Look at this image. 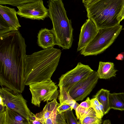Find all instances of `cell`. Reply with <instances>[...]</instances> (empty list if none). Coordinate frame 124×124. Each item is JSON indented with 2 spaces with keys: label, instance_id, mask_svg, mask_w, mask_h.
I'll list each match as a JSON object with an SVG mask.
<instances>
[{
  "label": "cell",
  "instance_id": "cell-3",
  "mask_svg": "<svg viewBox=\"0 0 124 124\" xmlns=\"http://www.w3.org/2000/svg\"><path fill=\"white\" fill-rule=\"evenodd\" d=\"M82 2L87 17L99 29L120 24L117 18L124 4V0H83Z\"/></svg>",
  "mask_w": 124,
  "mask_h": 124
},
{
  "label": "cell",
  "instance_id": "cell-24",
  "mask_svg": "<svg viewBox=\"0 0 124 124\" xmlns=\"http://www.w3.org/2000/svg\"><path fill=\"white\" fill-rule=\"evenodd\" d=\"M67 124H79L74 116L72 110H69L64 113Z\"/></svg>",
  "mask_w": 124,
  "mask_h": 124
},
{
  "label": "cell",
  "instance_id": "cell-23",
  "mask_svg": "<svg viewBox=\"0 0 124 124\" xmlns=\"http://www.w3.org/2000/svg\"><path fill=\"white\" fill-rule=\"evenodd\" d=\"M15 31L0 16V35Z\"/></svg>",
  "mask_w": 124,
  "mask_h": 124
},
{
  "label": "cell",
  "instance_id": "cell-28",
  "mask_svg": "<svg viewBox=\"0 0 124 124\" xmlns=\"http://www.w3.org/2000/svg\"><path fill=\"white\" fill-rule=\"evenodd\" d=\"M91 100L89 97H87L85 101L81 102L79 105L80 107L87 109L91 108Z\"/></svg>",
  "mask_w": 124,
  "mask_h": 124
},
{
  "label": "cell",
  "instance_id": "cell-12",
  "mask_svg": "<svg viewBox=\"0 0 124 124\" xmlns=\"http://www.w3.org/2000/svg\"><path fill=\"white\" fill-rule=\"evenodd\" d=\"M37 38L38 46L44 49L53 47L57 45L55 37L52 29H41L38 33Z\"/></svg>",
  "mask_w": 124,
  "mask_h": 124
},
{
  "label": "cell",
  "instance_id": "cell-29",
  "mask_svg": "<svg viewBox=\"0 0 124 124\" xmlns=\"http://www.w3.org/2000/svg\"><path fill=\"white\" fill-rule=\"evenodd\" d=\"M35 115L31 112L29 117V121L31 124H43L41 122L36 120Z\"/></svg>",
  "mask_w": 124,
  "mask_h": 124
},
{
  "label": "cell",
  "instance_id": "cell-11",
  "mask_svg": "<svg viewBox=\"0 0 124 124\" xmlns=\"http://www.w3.org/2000/svg\"><path fill=\"white\" fill-rule=\"evenodd\" d=\"M99 29L95 23L88 18L81 27L78 44L77 51H80L94 38Z\"/></svg>",
  "mask_w": 124,
  "mask_h": 124
},
{
  "label": "cell",
  "instance_id": "cell-9",
  "mask_svg": "<svg viewBox=\"0 0 124 124\" xmlns=\"http://www.w3.org/2000/svg\"><path fill=\"white\" fill-rule=\"evenodd\" d=\"M17 7L18 10L17 14L21 17L32 20H44L49 16L48 9L45 7L42 0H36Z\"/></svg>",
  "mask_w": 124,
  "mask_h": 124
},
{
  "label": "cell",
  "instance_id": "cell-6",
  "mask_svg": "<svg viewBox=\"0 0 124 124\" xmlns=\"http://www.w3.org/2000/svg\"><path fill=\"white\" fill-rule=\"evenodd\" d=\"M32 95L31 103L39 107L41 102L57 99L59 95L58 86L52 80L37 83L29 85Z\"/></svg>",
  "mask_w": 124,
  "mask_h": 124
},
{
  "label": "cell",
  "instance_id": "cell-8",
  "mask_svg": "<svg viewBox=\"0 0 124 124\" xmlns=\"http://www.w3.org/2000/svg\"><path fill=\"white\" fill-rule=\"evenodd\" d=\"M93 71L89 65L78 62L74 68L61 76L59 79L58 86L59 88L63 87L69 93L70 90L76 84Z\"/></svg>",
  "mask_w": 124,
  "mask_h": 124
},
{
  "label": "cell",
  "instance_id": "cell-25",
  "mask_svg": "<svg viewBox=\"0 0 124 124\" xmlns=\"http://www.w3.org/2000/svg\"><path fill=\"white\" fill-rule=\"evenodd\" d=\"M91 107L95 110L97 116L102 118L104 115L103 108L102 105L101 103L97 105H94L92 103Z\"/></svg>",
  "mask_w": 124,
  "mask_h": 124
},
{
  "label": "cell",
  "instance_id": "cell-18",
  "mask_svg": "<svg viewBox=\"0 0 124 124\" xmlns=\"http://www.w3.org/2000/svg\"><path fill=\"white\" fill-rule=\"evenodd\" d=\"M110 91L101 89L94 96L102 105L103 108L104 115L108 113L110 110L108 96Z\"/></svg>",
  "mask_w": 124,
  "mask_h": 124
},
{
  "label": "cell",
  "instance_id": "cell-26",
  "mask_svg": "<svg viewBox=\"0 0 124 124\" xmlns=\"http://www.w3.org/2000/svg\"><path fill=\"white\" fill-rule=\"evenodd\" d=\"M57 111H55L51 116L43 123V124H57L56 115Z\"/></svg>",
  "mask_w": 124,
  "mask_h": 124
},
{
  "label": "cell",
  "instance_id": "cell-27",
  "mask_svg": "<svg viewBox=\"0 0 124 124\" xmlns=\"http://www.w3.org/2000/svg\"><path fill=\"white\" fill-rule=\"evenodd\" d=\"M60 104L57 109V111L60 113H63L69 110H72V108L69 105L64 103Z\"/></svg>",
  "mask_w": 124,
  "mask_h": 124
},
{
  "label": "cell",
  "instance_id": "cell-4",
  "mask_svg": "<svg viewBox=\"0 0 124 124\" xmlns=\"http://www.w3.org/2000/svg\"><path fill=\"white\" fill-rule=\"evenodd\" d=\"M49 16L52 21V29L56 45L62 49H69L73 41V29L71 20L68 18L62 0H50L47 1Z\"/></svg>",
  "mask_w": 124,
  "mask_h": 124
},
{
  "label": "cell",
  "instance_id": "cell-30",
  "mask_svg": "<svg viewBox=\"0 0 124 124\" xmlns=\"http://www.w3.org/2000/svg\"><path fill=\"white\" fill-rule=\"evenodd\" d=\"M124 19V4L121 11L119 14L117 18V20L120 23V22Z\"/></svg>",
  "mask_w": 124,
  "mask_h": 124
},
{
  "label": "cell",
  "instance_id": "cell-2",
  "mask_svg": "<svg viewBox=\"0 0 124 124\" xmlns=\"http://www.w3.org/2000/svg\"><path fill=\"white\" fill-rule=\"evenodd\" d=\"M61 54L60 49L53 47L27 55L24 76L25 85L51 80Z\"/></svg>",
  "mask_w": 124,
  "mask_h": 124
},
{
  "label": "cell",
  "instance_id": "cell-16",
  "mask_svg": "<svg viewBox=\"0 0 124 124\" xmlns=\"http://www.w3.org/2000/svg\"><path fill=\"white\" fill-rule=\"evenodd\" d=\"M5 124H31L28 120L6 106Z\"/></svg>",
  "mask_w": 124,
  "mask_h": 124
},
{
  "label": "cell",
  "instance_id": "cell-33",
  "mask_svg": "<svg viewBox=\"0 0 124 124\" xmlns=\"http://www.w3.org/2000/svg\"></svg>",
  "mask_w": 124,
  "mask_h": 124
},
{
  "label": "cell",
  "instance_id": "cell-32",
  "mask_svg": "<svg viewBox=\"0 0 124 124\" xmlns=\"http://www.w3.org/2000/svg\"><path fill=\"white\" fill-rule=\"evenodd\" d=\"M102 124H111V121L108 119L104 120Z\"/></svg>",
  "mask_w": 124,
  "mask_h": 124
},
{
  "label": "cell",
  "instance_id": "cell-1",
  "mask_svg": "<svg viewBox=\"0 0 124 124\" xmlns=\"http://www.w3.org/2000/svg\"><path fill=\"white\" fill-rule=\"evenodd\" d=\"M26 46L19 31L0 35V85L22 93L25 85L24 72Z\"/></svg>",
  "mask_w": 124,
  "mask_h": 124
},
{
  "label": "cell",
  "instance_id": "cell-19",
  "mask_svg": "<svg viewBox=\"0 0 124 124\" xmlns=\"http://www.w3.org/2000/svg\"><path fill=\"white\" fill-rule=\"evenodd\" d=\"M58 99L60 103H64L70 105L75 110L79 105L70 95L69 93L63 87L60 88Z\"/></svg>",
  "mask_w": 124,
  "mask_h": 124
},
{
  "label": "cell",
  "instance_id": "cell-13",
  "mask_svg": "<svg viewBox=\"0 0 124 124\" xmlns=\"http://www.w3.org/2000/svg\"><path fill=\"white\" fill-rule=\"evenodd\" d=\"M0 14L15 31H18L21 26L17 16V12L14 8L0 5Z\"/></svg>",
  "mask_w": 124,
  "mask_h": 124
},
{
  "label": "cell",
  "instance_id": "cell-17",
  "mask_svg": "<svg viewBox=\"0 0 124 124\" xmlns=\"http://www.w3.org/2000/svg\"><path fill=\"white\" fill-rule=\"evenodd\" d=\"M108 100L110 109L124 110V93H110Z\"/></svg>",
  "mask_w": 124,
  "mask_h": 124
},
{
  "label": "cell",
  "instance_id": "cell-5",
  "mask_svg": "<svg viewBox=\"0 0 124 124\" xmlns=\"http://www.w3.org/2000/svg\"><path fill=\"white\" fill-rule=\"evenodd\" d=\"M122 29L120 24L108 28L99 29L93 39L80 51L84 56L96 55L105 50L115 41Z\"/></svg>",
  "mask_w": 124,
  "mask_h": 124
},
{
  "label": "cell",
  "instance_id": "cell-7",
  "mask_svg": "<svg viewBox=\"0 0 124 124\" xmlns=\"http://www.w3.org/2000/svg\"><path fill=\"white\" fill-rule=\"evenodd\" d=\"M21 93H15L7 87H2L0 88V99L5 106L29 120L31 112Z\"/></svg>",
  "mask_w": 124,
  "mask_h": 124
},
{
  "label": "cell",
  "instance_id": "cell-22",
  "mask_svg": "<svg viewBox=\"0 0 124 124\" xmlns=\"http://www.w3.org/2000/svg\"><path fill=\"white\" fill-rule=\"evenodd\" d=\"M79 124H101L102 119L96 116H90L79 121Z\"/></svg>",
  "mask_w": 124,
  "mask_h": 124
},
{
  "label": "cell",
  "instance_id": "cell-14",
  "mask_svg": "<svg viewBox=\"0 0 124 124\" xmlns=\"http://www.w3.org/2000/svg\"><path fill=\"white\" fill-rule=\"evenodd\" d=\"M114 66V63L112 62H100L97 71L99 78L107 79L115 77L118 70L115 69Z\"/></svg>",
  "mask_w": 124,
  "mask_h": 124
},
{
  "label": "cell",
  "instance_id": "cell-20",
  "mask_svg": "<svg viewBox=\"0 0 124 124\" xmlns=\"http://www.w3.org/2000/svg\"><path fill=\"white\" fill-rule=\"evenodd\" d=\"M75 111L77 118L79 120V121L88 116H97L95 110L92 107L87 109L83 108L79 105Z\"/></svg>",
  "mask_w": 124,
  "mask_h": 124
},
{
  "label": "cell",
  "instance_id": "cell-10",
  "mask_svg": "<svg viewBox=\"0 0 124 124\" xmlns=\"http://www.w3.org/2000/svg\"><path fill=\"white\" fill-rule=\"evenodd\" d=\"M99 78L95 71L76 84L69 93L76 101H81L88 95L96 84Z\"/></svg>",
  "mask_w": 124,
  "mask_h": 124
},
{
  "label": "cell",
  "instance_id": "cell-31",
  "mask_svg": "<svg viewBox=\"0 0 124 124\" xmlns=\"http://www.w3.org/2000/svg\"><path fill=\"white\" fill-rule=\"evenodd\" d=\"M6 114L5 110L3 112L0 113V124H5Z\"/></svg>",
  "mask_w": 124,
  "mask_h": 124
},
{
  "label": "cell",
  "instance_id": "cell-15",
  "mask_svg": "<svg viewBox=\"0 0 124 124\" xmlns=\"http://www.w3.org/2000/svg\"><path fill=\"white\" fill-rule=\"evenodd\" d=\"M60 104L54 99L51 102H47L42 111L37 113L36 115V120L42 123L50 116Z\"/></svg>",
  "mask_w": 124,
  "mask_h": 124
},
{
  "label": "cell",
  "instance_id": "cell-21",
  "mask_svg": "<svg viewBox=\"0 0 124 124\" xmlns=\"http://www.w3.org/2000/svg\"><path fill=\"white\" fill-rule=\"evenodd\" d=\"M36 0H0V4H9L17 7L25 4L34 2Z\"/></svg>",
  "mask_w": 124,
  "mask_h": 124
}]
</instances>
